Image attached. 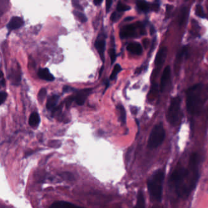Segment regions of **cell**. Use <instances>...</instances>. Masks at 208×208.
<instances>
[{"label":"cell","instance_id":"1","mask_svg":"<svg viewBox=\"0 0 208 208\" xmlns=\"http://www.w3.org/2000/svg\"><path fill=\"white\" fill-rule=\"evenodd\" d=\"M198 177V156L197 153H193L189 159L188 169L177 168L171 176L170 183L179 197L187 198L197 185Z\"/></svg>","mask_w":208,"mask_h":208},{"label":"cell","instance_id":"2","mask_svg":"<svg viewBox=\"0 0 208 208\" xmlns=\"http://www.w3.org/2000/svg\"><path fill=\"white\" fill-rule=\"evenodd\" d=\"M203 87L202 84H197L190 87L187 92V109L192 115H198L201 111Z\"/></svg>","mask_w":208,"mask_h":208},{"label":"cell","instance_id":"3","mask_svg":"<svg viewBox=\"0 0 208 208\" xmlns=\"http://www.w3.org/2000/svg\"><path fill=\"white\" fill-rule=\"evenodd\" d=\"M164 179V172L158 170L151 176L147 183L151 198L156 201H160L162 198Z\"/></svg>","mask_w":208,"mask_h":208},{"label":"cell","instance_id":"4","mask_svg":"<svg viewBox=\"0 0 208 208\" xmlns=\"http://www.w3.org/2000/svg\"><path fill=\"white\" fill-rule=\"evenodd\" d=\"M165 136V129L162 123L155 125L151 132L148 141V147L150 149H154L161 145Z\"/></svg>","mask_w":208,"mask_h":208},{"label":"cell","instance_id":"5","mask_svg":"<svg viewBox=\"0 0 208 208\" xmlns=\"http://www.w3.org/2000/svg\"><path fill=\"white\" fill-rule=\"evenodd\" d=\"M181 109V99L179 97H174L171 101L168 114L167 120L172 125L176 126L179 121V114Z\"/></svg>","mask_w":208,"mask_h":208},{"label":"cell","instance_id":"6","mask_svg":"<svg viewBox=\"0 0 208 208\" xmlns=\"http://www.w3.org/2000/svg\"><path fill=\"white\" fill-rule=\"evenodd\" d=\"M138 23V24H132L123 27L120 32V37L121 39L135 37L137 34V29L143 26L142 23Z\"/></svg>","mask_w":208,"mask_h":208},{"label":"cell","instance_id":"7","mask_svg":"<svg viewBox=\"0 0 208 208\" xmlns=\"http://www.w3.org/2000/svg\"><path fill=\"white\" fill-rule=\"evenodd\" d=\"M91 92H92L91 89H85L81 90L77 93V94L75 96H74L75 101H76L77 104L80 106L83 105L84 104L87 96L90 95Z\"/></svg>","mask_w":208,"mask_h":208},{"label":"cell","instance_id":"8","mask_svg":"<svg viewBox=\"0 0 208 208\" xmlns=\"http://www.w3.org/2000/svg\"><path fill=\"white\" fill-rule=\"evenodd\" d=\"M24 24L23 19L18 17H12L9 22L7 25V28L9 30L12 31L13 29H17L22 27Z\"/></svg>","mask_w":208,"mask_h":208},{"label":"cell","instance_id":"9","mask_svg":"<svg viewBox=\"0 0 208 208\" xmlns=\"http://www.w3.org/2000/svg\"><path fill=\"white\" fill-rule=\"evenodd\" d=\"M167 53V49L166 47H162L158 51L155 60V65L157 67H161L163 65V64L165 60Z\"/></svg>","mask_w":208,"mask_h":208},{"label":"cell","instance_id":"10","mask_svg":"<svg viewBox=\"0 0 208 208\" xmlns=\"http://www.w3.org/2000/svg\"><path fill=\"white\" fill-rule=\"evenodd\" d=\"M170 76V68L169 66H167L163 71L161 80V84H160V89L161 91L163 92L164 89L165 88L167 82L169 80Z\"/></svg>","mask_w":208,"mask_h":208},{"label":"cell","instance_id":"11","mask_svg":"<svg viewBox=\"0 0 208 208\" xmlns=\"http://www.w3.org/2000/svg\"><path fill=\"white\" fill-rule=\"evenodd\" d=\"M95 46L96 48L101 59L104 61V51H105V47H106V42L105 40L103 39H98L95 43Z\"/></svg>","mask_w":208,"mask_h":208},{"label":"cell","instance_id":"12","mask_svg":"<svg viewBox=\"0 0 208 208\" xmlns=\"http://www.w3.org/2000/svg\"><path fill=\"white\" fill-rule=\"evenodd\" d=\"M38 76L42 80L47 81H53L55 80L54 76L49 72L48 69H42L39 70Z\"/></svg>","mask_w":208,"mask_h":208},{"label":"cell","instance_id":"13","mask_svg":"<svg viewBox=\"0 0 208 208\" xmlns=\"http://www.w3.org/2000/svg\"><path fill=\"white\" fill-rule=\"evenodd\" d=\"M127 49V51H129L131 53L138 55H140L142 53V47L141 45L138 42H134L128 44Z\"/></svg>","mask_w":208,"mask_h":208},{"label":"cell","instance_id":"14","mask_svg":"<svg viewBox=\"0 0 208 208\" xmlns=\"http://www.w3.org/2000/svg\"><path fill=\"white\" fill-rule=\"evenodd\" d=\"M51 208H84L82 207L78 206L77 205H75L74 204H72L71 203H69L67 201H56L54 203L52 206Z\"/></svg>","mask_w":208,"mask_h":208},{"label":"cell","instance_id":"15","mask_svg":"<svg viewBox=\"0 0 208 208\" xmlns=\"http://www.w3.org/2000/svg\"><path fill=\"white\" fill-rule=\"evenodd\" d=\"M40 123V117L37 112H33L31 114L29 118V124L31 127H36Z\"/></svg>","mask_w":208,"mask_h":208},{"label":"cell","instance_id":"16","mask_svg":"<svg viewBox=\"0 0 208 208\" xmlns=\"http://www.w3.org/2000/svg\"><path fill=\"white\" fill-rule=\"evenodd\" d=\"M59 100V96L58 95H53L50 98H48L47 103H46V108L48 109H54L56 105L58 103V101Z\"/></svg>","mask_w":208,"mask_h":208},{"label":"cell","instance_id":"17","mask_svg":"<svg viewBox=\"0 0 208 208\" xmlns=\"http://www.w3.org/2000/svg\"><path fill=\"white\" fill-rule=\"evenodd\" d=\"M134 208H145V201L143 192L140 190L137 197V202Z\"/></svg>","mask_w":208,"mask_h":208},{"label":"cell","instance_id":"18","mask_svg":"<svg viewBox=\"0 0 208 208\" xmlns=\"http://www.w3.org/2000/svg\"><path fill=\"white\" fill-rule=\"evenodd\" d=\"M136 4H137V6L139 8V9L142 11L146 12L148 11L149 9H150L149 4L148 3H147L146 1H137Z\"/></svg>","mask_w":208,"mask_h":208},{"label":"cell","instance_id":"19","mask_svg":"<svg viewBox=\"0 0 208 208\" xmlns=\"http://www.w3.org/2000/svg\"><path fill=\"white\" fill-rule=\"evenodd\" d=\"M117 110L118 111L120 118L123 124H125L126 122V111L123 106L119 105L117 106Z\"/></svg>","mask_w":208,"mask_h":208},{"label":"cell","instance_id":"20","mask_svg":"<svg viewBox=\"0 0 208 208\" xmlns=\"http://www.w3.org/2000/svg\"><path fill=\"white\" fill-rule=\"evenodd\" d=\"M195 13H196L197 16L200 18H206L205 13L203 11V8L200 4H197L196 8H195Z\"/></svg>","mask_w":208,"mask_h":208},{"label":"cell","instance_id":"21","mask_svg":"<svg viewBox=\"0 0 208 208\" xmlns=\"http://www.w3.org/2000/svg\"><path fill=\"white\" fill-rule=\"evenodd\" d=\"M122 70V68L120 67V65L119 64H116L114 67V69L113 70L112 74L110 76V80H113L116 78L117 74Z\"/></svg>","mask_w":208,"mask_h":208},{"label":"cell","instance_id":"22","mask_svg":"<svg viewBox=\"0 0 208 208\" xmlns=\"http://www.w3.org/2000/svg\"><path fill=\"white\" fill-rule=\"evenodd\" d=\"M73 13L75 15V16L80 20V21L82 23H85L87 22V17H86V15L84 13H81L80 12L76 11L73 12Z\"/></svg>","mask_w":208,"mask_h":208},{"label":"cell","instance_id":"23","mask_svg":"<svg viewBox=\"0 0 208 208\" xmlns=\"http://www.w3.org/2000/svg\"><path fill=\"white\" fill-rule=\"evenodd\" d=\"M117 9L118 12L127 11L131 9V8L122 3H118L117 6Z\"/></svg>","mask_w":208,"mask_h":208},{"label":"cell","instance_id":"24","mask_svg":"<svg viewBox=\"0 0 208 208\" xmlns=\"http://www.w3.org/2000/svg\"><path fill=\"white\" fill-rule=\"evenodd\" d=\"M46 90L45 88L42 89L38 94V100L40 102H43L45 98L46 97Z\"/></svg>","mask_w":208,"mask_h":208},{"label":"cell","instance_id":"25","mask_svg":"<svg viewBox=\"0 0 208 208\" xmlns=\"http://www.w3.org/2000/svg\"><path fill=\"white\" fill-rule=\"evenodd\" d=\"M7 3L5 1H0V16L6 11L8 6Z\"/></svg>","mask_w":208,"mask_h":208},{"label":"cell","instance_id":"26","mask_svg":"<svg viewBox=\"0 0 208 208\" xmlns=\"http://www.w3.org/2000/svg\"><path fill=\"white\" fill-rule=\"evenodd\" d=\"M109 56L111 60V64H113L116 60V54L115 49H111L109 51Z\"/></svg>","mask_w":208,"mask_h":208},{"label":"cell","instance_id":"27","mask_svg":"<svg viewBox=\"0 0 208 208\" xmlns=\"http://www.w3.org/2000/svg\"><path fill=\"white\" fill-rule=\"evenodd\" d=\"M7 93L5 92H0V105L3 104L7 98Z\"/></svg>","mask_w":208,"mask_h":208},{"label":"cell","instance_id":"28","mask_svg":"<svg viewBox=\"0 0 208 208\" xmlns=\"http://www.w3.org/2000/svg\"><path fill=\"white\" fill-rule=\"evenodd\" d=\"M73 101H75L74 96H70V97H68V98L65 100L66 106H67V107H69Z\"/></svg>","mask_w":208,"mask_h":208},{"label":"cell","instance_id":"29","mask_svg":"<svg viewBox=\"0 0 208 208\" xmlns=\"http://www.w3.org/2000/svg\"><path fill=\"white\" fill-rule=\"evenodd\" d=\"M112 1L111 0H107L106 1V12H109V9L111 7V5H112Z\"/></svg>","mask_w":208,"mask_h":208},{"label":"cell","instance_id":"30","mask_svg":"<svg viewBox=\"0 0 208 208\" xmlns=\"http://www.w3.org/2000/svg\"><path fill=\"white\" fill-rule=\"evenodd\" d=\"M72 3H73V6H74L75 8H76V9H82V7H81V6L80 5V4H79V3H78V1H72Z\"/></svg>","mask_w":208,"mask_h":208},{"label":"cell","instance_id":"31","mask_svg":"<svg viewBox=\"0 0 208 208\" xmlns=\"http://www.w3.org/2000/svg\"><path fill=\"white\" fill-rule=\"evenodd\" d=\"M118 14L116 13V12H114L111 17V20L112 21V22H116V20H117L118 19Z\"/></svg>","mask_w":208,"mask_h":208},{"label":"cell","instance_id":"32","mask_svg":"<svg viewBox=\"0 0 208 208\" xmlns=\"http://www.w3.org/2000/svg\"><path fill=\"white\" fill-rule=\"evenodd\" d=\"M75 89L73 88L69 87V86H65V87H64V89H63V91L64 92H69L70 91H73Z\"/></svg>","mask_w":208,"mask_h":208},{"label":"cell","instance_id":"33","mask_svg":"<svg viewBox=\"0 0 208 208\" xmlns=\"http://www.w3.org/2000/svg\"><path fill=\"white\" fill-rule=\"evenodd\" d=\"M185 14H186V9L185 8L184 9L182 10V13H181V18H180V24L183 23V19L185 20Z\"/></svg>","mask_w":208,"mask_h":208},{"label":"cell","instance_id":"34","mask_svg":"<svg viewBox=\"0 0 208 208\" xmlns=\"http://www.w3.org/2000/svg\"><path fill=\"white\" fill-rule=\"evenodd\" d=\"M93 3L96 6H99V5H100L102 3V1H94Z\"/></svg>","mask_w":208,"mask_h":208},{"label":"cell","instance_id":"35","mask_svg":"<svg viewBox=\"0 0 208 208\" xmlns=\"http://www.w3.org/2000/svg\"><path fill=\"white\" fill-rule=\"evenodd\" d=\"M144 46H145V48H147V45H148V40H144Z\"/></svg>","mask_w":208,"mask_h":208},{"label":"cell","instance_id":"36","mask_svg":"<svg viewBox=\"0 0 208 208\" xmlns=\"http://www.w3.org/2000/svg\"><path fill=\"white\" fill-rule=\"evenodd\" d=\"M161 208V207H159V206H153V208Z\"/></svg>","mask_w":208,"mask_h":208}]
</instances>
